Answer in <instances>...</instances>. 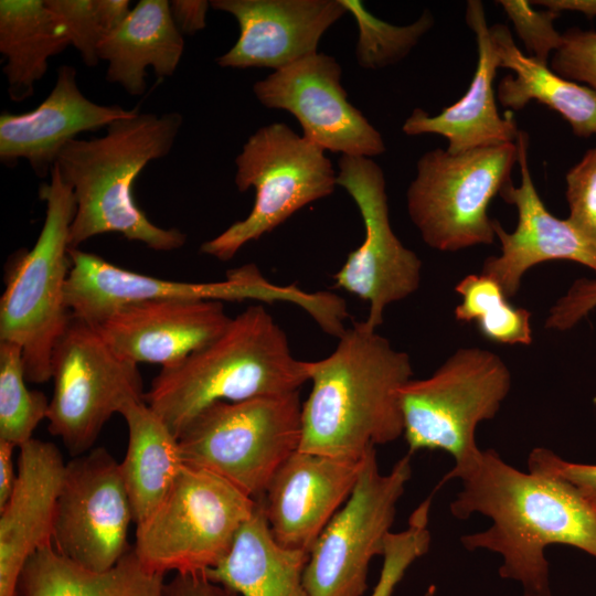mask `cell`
<instances>
[{
  "mask_svg": "<svg viewBox=\"0 0 596 596\" xmlns=\"http://www.w3.org/2000/svg\"><path fill=\"white\" fill-rule=\"evenodd\" d=\"M457 479L461 490L450 513L458 520L475 513L491 520L487 530L462 535L461 544L499 554V576L520 583L523 596H553L549 546L576 547L596 558V513L564 479L519 470L491 448Z\"/></svg>",
  "mask_w": 596,
  "mask_h": 596,
  "instance_id": "obj_1",
  "label": "cell"
},
{
  "mask_svg": "<svg viewBox=\"0 0 596 596\" xmlns=\"http://www.w3.org/2000/svg\"><path fill=\"white\" fill-rule=\"evenodd\" d=\"M307 368L300 450L360 459L403 436L400 391L413 379L411 359L366 320L353 322L328 356Z\"/></svg>",
  "mask_w": 596,
  "mask_h": 596,
  "instance_id": "obj_2",
  "label": "cell"
},
{
  "mask_svg": "<svg viewBox=\"0 0 596 596\" xmlns=\"http://www.w3.org/2000/svg\"><path fill=\"white\" fill-rule=\"evenodd\" d=\"M182 121L177 111L158 116L138 110L111 123L103 137L75 138L64 146L54 166L76 203L71 248L106 233H119L158 252L184 245L185 233L153 224L132 194L142 169L171 151Z\"/></svg>",
  "mask_w": 596,
  "mask_h": 596,
  "instance_id": "obj_3",
  "label": "cell"
},
{
  "mask_svg": "<svg viewBox=\"0 0 596 596\" xmlns=\"http://www.w3.org/2000/svg\"><path fill=\"white\" fill-rule=\"evenodd\" d=\"M308 381L307 361L294 356L285 331L257 304L232 318L213 341L162 368L143 400L178 438L215 402L296 392Z\"/></svg>",
  "mask_w": 596,
  "mask_h": 596,
  "instance_id": "obj_4",
  "label": "cell"
},
{
  "mask_svg": "<svg viewBox=\"0 0 596 596\" xmlns=\"http://www.w3.org/2000/svg\"><path fill=\"white\" fill-rule=\"evenodd\" d=\"M45 202L42 230L29 251L13 256L0 299V340L22 349L28 382L52 379V354L73 318L65 289L72 268L70 232L76 212L72 188L56 166L39 188Z\"/></svg>",
  "mask_w": 596,
  "mask_h": 596,
  "instance_id": "obj_5",
  "label": "cell"
},
{
  "mask_svg": "<svg viewBox=\"0 0 596 596\" xmlns=\"http://www.w3.org/2000/svg\"><path fill=\"white\" fill-rule=\"evenodd\" d=\"M511 383V372L498 354L470 347L456 350L428 377L411 379L401 389L408 454L441 450L455 460L435 490L480 458L477 427L497 415Z\"/></svg>",
  "mask_w": 596,
  "mask_h": 596,
  "instance_id": "obj_6",
  "label": "cell"
},
{
  "mask_svg": "<svg viewBox=\"0 0 596 596\" xmlns=\"http://www.w3.org/2000/svg\"><path fill=\"white\" fill-rule=\"evenodd\" d=\"M70 256L66 306L73 317L93 326L124 305L148 300L290 302L305 310L323 331L336 329L345 313V302L338 295L276 285L253 263L230 269L224 280L190 283L135 273L78 248H70Z\"/></svg>",
  "mask_w": 596,
  "mask_h": 596,
  "instance_id": "obj_7",
  "label": "cell"
},
{
  "mask_svg": "<svg viewBox=\"0 0 596 596\" xmlns=\"http://www.w3.org/2000/svg\"><path fill=\"white\" fill-rule=\"evenodd\" d=\"M302 437L299 391L215 402L178 435L184 465L211 471L258 501Z\"/></svg>",
  "mask_w": 596,
  "mask_h": 596,
  "instance_id": "obj_8",
  "label": "cell"
},
{
  "mask_svg": "<svg viewBox=\"0 0 596 596\" xmlns=\"http://www.w3.org/2000/svg\"><path fill=\"white\" fill-rule=\"evenodd\" d=\"M257 504L220 476L184 465L159 507L136 525L134 550L155 573H205L228 554Z\"/></svg>",
  "mask_w": 596,
  "mask_h": 596,
  "instance_id": "obj_9",
  "label": "cell"
},
{
  "mask_svg": "<svg viewBox=\"0 0 596 596\" xmlns=\"http://www.w3.org/2000/svg\"><path fill=\"white\" fill-rule=\"evenodd\" d=\"M234 182L240 192L255 189L251 213L217 236L202 243L200 252L221 262L232 259L251 241L274 231L297 211L329 196L337 172L324 150L274 123L248 137L235 158Z\"/></svg>",
  "mask_w": 596,
  "mask_h": 596,
  "instance_id": "obj_10",
  "label": "cell"
},
{
  "mask_svg": "<svg viewBox=\"0 0 596 596\" xmlns=\"http://www.w3.org/2000/svg\"><path fill=\"white\" fill-rule=\"evenodd\" d=\"M517 162L515 142L460 153L425 152L406 192L409 219L425 244L440 252L492 244L496 220L488 207L511 181Z\"/></svg>",
  "mask_w": 596,
  "mask_h": 596,
  "instance_id": "obj_11",
  "label": "cell"
},
{
  "mask_svg": "<svg viewBox=\"0 0 596 596\" xmlns=\"http://www.w3.org/2000/svg\"><path fill=\"white\" fill-rule=\"evenodd\" d=\"M52 379L47 430L73 457L91 450L115 413L145 401L138 364L118 355L95 326L76 317L53 349Z\"/></svg>",
  "mask_w": 596,
  "mask_h": 596,
  "instance_id": "obj_12",
  "label": "cell"
},
{
  "mask_svg": "<svg viewBox=\"0 0 596 596\" xmlns=\"http://www.w3.org/2000/svg\"><path fill=\"white\" fill-rule=\"evenodd\" d=\"M411 477L409 454L389 473L381 471L376 449L365 455L352 493L309 552L304 583L310 596H364L371 561L384 553Z\"/></svg>",
  "mask_w": 596,
  "mask_h": 596,
  "instance_id": "obj_13",
  "label": "cell"
},
{
  "mask_svg": "<svg viewBox=\"0 0 596 596\" xmlns=\"http://www.w3.org/2000/svg\"><path fill=\"white\" fill-rule=\"evenodd\" d=\"M337 185L355 202L364 225V240L333 275L334 287L369 302L365 320L377 329L387 306L418 289L422 260L392 230L385 177L375 161L341 156Z\"/></svg>",
  "mask_w": 596,
  "mask_h": 596,
  "instance_id": "obj_14",
  "label": "cell"
},
{
  "mask_svg": "<svg viewBox=\"0 0 596 596\" xmlns=\"http://www.w3.org/2000/svg\"><path fill=\"white\" fill-rule=\"evenodd\" d=\"M131 521L119 462L105 448L66 464L52 538L62 556L95 572L111 568L131 549L127 544Z\"/></svg>",
  "mask_w": 596,
  "mask_h": 596,
  "instance_id": "obj_15",
  "label": "cell"
},
{
  "mask_svg": "<svg viewBox=\"0 0 596 596\" xmlns=\"http://www.w3.org/2000/svg\"><path fill=\"white\" fill-rule=\"evenodd\" d=\"M342 68L326 53H315L274 71L253 85L257 100L281 109L299 121L304 137L324 151L375 157L385 150L379 130L348 100Z\"/></svg>",
  "mask_w": 596,
  "mask_h": 596,
  "instance_id": "obj_16",
  "label": "cell"
},
{
  "mask_svg": "<svg viewBox=\"0 0 596 596\" xmlns=\"http://www.w3.org/2000/svg\"><path fill=\"white\" fill-rule=\"evenodd\" d=\"M518 163L521 171L519 187L508 182L499 195L515 206L518 223L513 232H507L498 221L496 237L501 253L488 257L481 274L494 279L508 298L517 295L523 275L531 267L551 260H570L584 265L596 273V243L579 232L566 219L554 216L541 200L529 168V136L520 130Z\"/></svg>",
  "mask_w": 596,
  "mask_h": 596,
  "instance_id": "obj_17",
  "label": "cell"
},
{
  "mask_svg": "<svg viewBox=\"0 0 596 596\" xmlns=\"http://www.w3.org/2000/svg\"><path fill=\"white\" fill-rule=\"evenodd\" d=\"M364 457L338 458L300 449L288 457L259 500L276 542L309 553L352 493Z\"/></svg>",
  "mask_w": 596,
  "mask_h": 596,
  "instance_id": "obj_18",
  "label": "cell"
},
{
  "mask_svg": "<svg viewBox=\"0 0 596 596\" xmlns=\"http://www.w3.org/2000/svg\"><path fill=\"white\" fill-rule=\"evenodd\" d=\"M233 15L236 43L216 58L221 67L274 71L318 52L326 31L345 13L340 0H212Z\"/></svg>",
  "mask_w": 596,
  "mask_h": 596,
  "instance_id": "obj_19",
  "label": "cell"
},
{
  "mask_svg": "<svg viewBox=\"0 0 596 596\" xmlns=\"http://www.w3.org/2000/svg\"><path fill=\"white\" fill-rule=\"evenodd\" d=\"M231 319L222 301L148 300L124 305L95 327L121 358L170 368L213 341Z\"/></svg>",
  "mask_w": 596,
  "mask_h": 596,
  "instance_id": "obj_20",
  "label": "cell"
},
{
  "mask_svg": "<svg viewBox=\"0 0 596 596\" xmlns=\"http://www.w3.org/2000/svg\"><path fill=\"white\" fill-rule=\"evenodd\" d=\"M137 108L100 105L88 99L77 83V72L61 65L47 97L22 114L2 111L0 116V161L14 166L25 159L38 177L51 171L64 146L84 131H96L130 117Z\"/></svg>",
  "mask_w": 596,
  "mask_h": 596,
  "instance_id": "obj_21",
  "label": "cell"
},
{
  "mask_svg": "<svg viewBox=\"0 0 596 596\" xmlns=\"http://www.w3.org/2000/svg\"><path fill=\"white\" fill-rule=\"evenodd\" d=\"M14 489L0 509V596H18L22 570L52 543L56 502L66 464L58 448L31 438L21 445Z\"/></svg>",
  "mask_w": 596,
  "mask_h": 596,
  "instance_id": "obj_22",
  "label": "cell"
},
{
  "mask_svg": "<svg viewBox=\"0 0 596 596\" xmlns=\"http://www.w3.org/2000/svg\"><path fill=\"white\" fill-rule=\"evenodd\" d=\"M465 19L475 34L478 52L468 89L438 115L430 116L424 109L415 108L402 126L407 136L435 134L444 137L450 153L515 142L520 131L514 113L508 110L501 116L497 107L493 81L500 58L490 36L483 3L467 1Z\"/></svg>",
  "mask_w": 596,
  "mask_h": 596,
  "instance_id": "obj_23",
  "label": "cell"
},
{
  "mask_svg": "<svg viewBox=\"0 0 596 596\" xmlns=\"http://www.w3.org/2000/svg\"><path fill=\"white\" fill-rule=\"evenodd\" d=\"M184 40L167 0H141L121 24L99 45V61L107 63L106 79L128 94L145 93L146 70L160 78L172 76L181 61Z\"/></svg>",
  "mask_w": 596,
  "mask_h": 596,
  "instance_id": "obj_24",
  "label": "cell"
},
{
  "mask_svg": "<svg viewBox=\"0 0 596 596\" xmlns=\"http://www.w3.org/2000/svg\"><path fill=\"white\" fill-rule=\"evenodd\" d=\"M308 557L276 542L258 500L228 554L203 574L242 596H310L304 583Z\"/></svg>",
  "mask_w": 596,
  "mask_h": 596,
  "instance_id": "obj_25",
  "label": "cell"
},
{
  "mask_svg": "<svg viewBox=\"0 0 596 596\" xmlns=\"http://www.w3.org/2000/svg\"><path fill=\"white\" fill-rule=\"evenodd\" d=\"M489 31L500 67L509 68L514 74L504 76L498 85L497 98L503 107L514 113L536 100L557 111L570 124L575 136L588 138L596 135L594 89L566 79L547 64L524 55L507 25L497 23Z\"/></svg>",
  "mask_w": 596,
  "mask_h": 596,
  "instance_id": "obj_26",
  "label": "cell"
},
{
  "mask_svg": "<svg viewBox=\"0 0 596 596\" xmlns=\"http://www.w3.org/2000/svg\"><path fill=\"white\" fill-rule=\"evenodd\" d=\"M163 577L148 570L134 547L111 568L95 572L62 556L50 543L25 563L18 596H161Z\"/></svg>",
  "mask_w": 596,
  "mask_h": 596,
  "instance_id": "obj_27",
  "label": "cell"
},
{
  "mask_svg": "<svg viewBox=\"0 0 596 596\" xmlns=\"http://www.w3.org/2000/svg\"><path fill=\"white\" fill-rule=\"evenodd\" d=\"M120 415L128 445L119 466L137 525L159 507L184 464L178 438L145 401L128 403Z\"/></svg>",
  "mask_w": 596,
  "mask_h": 596,
  "instance_id": "obj_28",
  "label": "cell"
},
{
  "mask_svg": "<svg viewBox=\"0 0 596 596\" xmlns=\"http://www.w3.org/2000/svg\"><path fill=\"white\" fill-rule=\"evenodd\" d=\"M70 44L63 25L43 0L0 1V52L11 100L20 103L34 93L50 57Z\"/></svg>",
  "mask_w": 596,
  "mask_h": 596,
  "instance_id": "obj_29",
  "label": "cell"
},
{
  "mask_svg": "<svg viewBox=\"0 0 596 596\" xmlns=\"http://www.w3.org/2000/svg\"><path fill=\"white\" fill-rule=\"evenodd\" d=\"M455 290L462 298L455 308L457 321H475L481 334L496 343L531 344V312L511 305L494 279L481 273L470 274Z\"/></svg>",
  "mask_w": 596,
  "mask_h": 596,
  "instance_id": "obj_30",
  "label": "cell"
},
{
  "mask_svg": "<svg viewBox=\"0 0 596 596\" xmlns=\"http://www.w3.org/2000/svg\"><path fill=\"white\" fill-rule=\"evenodd\" d=\"M25 381L21 347L0 340V439L17 447L32 438L50 406L45 394L29 390Z\"/></svg>",
  "mask_w": 596,
  "mask_h": 596,
  "instance_id": "obj_31",
  "label": "cell"
},
{
  "mask_svg": "<svg viewBox=\"0 0 596 596\" xmlns=\"http://www.w3.org/2000/svg\"><path fill=\"white\" fill-rule=\"evenodd\" d=\"M358 26L355 60L365 70H381L404 60L433 28L434 15L425 10L407 25H394L374 17L360 0H340Z\"/></svg>",
  "mask_w": 596,
  "mask_h": 596,
  "instance_id": "obj_32",
  "label": "cell"
},
{
  "mask_svg": "<svg viewBox=\"0 0 596 596\" xmlns=\"http://www.w3.org/2000/svg\"><path fill=\"white\" fill-rule=\"evenodd\" d=\"M63 25L67 40L89 67L99 62L98 49L130 12L127 0H44Z\"/></svg>",
  "mask_w": 596,
  "mask_h": 596,
  "instance_id": "obj_33",
  "label": "cell"
},
{
  "mask_svg": "<svg viewBox=\"0 0 596 596\" xmlns=\"http://www.w3.org/2000/svg\"><path fill=\"white\" fill-rule=\"evenodd\" d=\"M432 498L424 500L411 514L407 528L391 532L385 541L380 577L370 596H393L409 566L430 547L428 530Z\"/></svg>",
  "mask_w": 596,
  "mask_h": 596,
  "instance_id": "obj_34",
  "label": "cell"
},
{
  "mask_svg": "<svg viewBox=\"0 0 596 596\" xmlns=\"http://www.w3.org/2000/svg\"><path fill=\"white\" fill-rule=\"evenodd\" d=\"M497 3L505 12L532 57L547 64L549 57L563 43V34L554 28L558 13L549 9L534 10L531 1L526 0H499Z\"/></svg>",
  "mask_w": 596,
  "mask_h": 596,
  "instance_id": "obj_35",
  "label": "cell"
},
{
  "mask_svg": "<svg viewBox=\"0 0 596 596\" xmlns=\"http://www.w3.org/2000/svg\"><path fill=\"white\" fill-rule=\"evenodd\" d=\"M567 220L596 243V147L586 151L565 177Z\"/></svg>",
  "mask_w": 596,
  "mask_h": 596,
  "instance_id": "obj_36",
  "label": "cell"
},
{
  "mask_svg": "<svg viewBox=\"0 0 596 596\" xmlns=\"http://www.w3.org/2000/svg\"><path fill=\"white\" fill-rule=\"evenodd\" d=\"M562 77L582 82L596 92V31L570 29L552 54L551 66Z\"/></svg>",
  "mask_w": 596,
  "mask_h": 596,
  "instance_id": "obj_37",
  "label": "cell"
},
{
  "mask_svg": "<svg viewBox=\"0 0 596 596\" xmlns=\"http://www.w3.org/2000/svg\"><path fill=\"white\" fill-rule=\"evenodd\" d=\"M529 470L555 475L571 483L596 513V465L564 460L549 448H534L528 458Z\"/></svg>",
  "mask_w": 596,
  "mask_h": 596,
  "instance_id": "obj_38",
  "label": "cell"
},
{
  "mask_svg": "<svg viewBox=\"0 0 596 596\" xmlns=\"http://www.w3.org/2000/svg\"><path fill=\"white\" fill-rule=\"evenodd\" d=\"M596 307V279L579 278L551 308L545 328L568 330Z\"/></svg>",
  "mask_w": 596,
  "mask_h": 596,
  "instance_id": "obj_39",
  "label": "cell"
},
{
  "mask_svg": "<svg viewBox=\"0 0 596 596\" xmlns=\"http://www.w3.org/2000/svg\"><path fill=\"white\" fill-rule=\"evenodd\" d=\"M161 596H238V594L213 582L203 573H177L172 579L164 582Z\"/></svg>",
  "mask_w": 596,
  "mask_h": 596,
  "instance_id": "obj_40",
  "label": "cell"
},
{
  "mask_svg": "<svg viewBox=\"0 0 596 596\" xmlns=\"http://www.w3.org/2000/svg\"><path fill=\"white\" fill-rule=\"evenodd\" d=\"M170 2L171 17L181 34H194L205 28L210 1L173 0Z\"/></svg>",
  "mask_w": 596,
  "mask_h": 596,
  "instance_id": "obj_41",
  "label": "cell"
},
{
  "mask_svg": "<svg viewBox=\"0 0 596 596\" xmlns=\"http://www.w3.org/2000/svg\"><path fill=\"white\" fill-rule=\"evenodd\" d=\"M17 446L0 439V509L6 505L14 489L18 473L13 466V450Z\"/></svg>",
  "mask_w": 596,
  "mask_h": 596,
  "instance_id": "obj_42",
  "label": "cell"
},
{
  "mask_svg": "<svg viewBox=\"0 0 596 596\" xmlns=\"http://www.w3.org/2000/svg\"><path fill=\"white\" fill-rule=\"evenodd\" d=\"M531 3L558 14L563 11H576L589 19L596 17V0H534Z\"/></svg>",
  "mask_w": 596,
  "mask_h": 596,
  "instance_id": "obj_43",
  "label": "cell"
},
{
  "mask_svg": "<svg viewBox=\"0 0 596 596\" xmlns=\"http://www.w3.org/2000/svg\"><path fill=\"white\" fill-rule=\"evenodd\" d=\"M436 595V587L435 585H429L426 589L424 596H435Z\"/></svg>",
  "mask_w": 596,
  "mask_h": 596,
  "instance_id": "obj_44",
  "label": "cell"
}]
</instances>
